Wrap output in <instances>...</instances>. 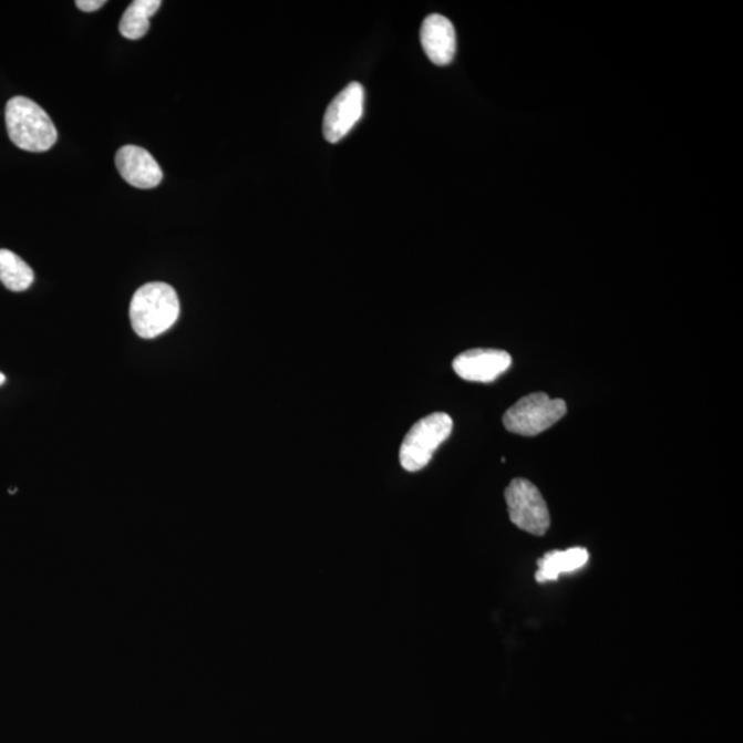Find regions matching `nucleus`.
Masks as SVG:
<instances>
[{"label": "nucleus", "mask_w": 743, "mask_h": 743, "mask_svg": "<svg viewBox=\"0 0 743 743\" xmlns=\"http://www.w3.org/2000/svg\"><path fill=\"white\" fill-rule=\"evenodd\" d=\"M4 117L11 142L22 151L47 152L59 138L48 113L25 96L11 99L6 105Z\"/></svg>", "instance_id": "f03ea898"}, {"label": "nucleus", "mask_w": 743, "mask_h": 743, "mask_svg": "<svg viewBox=\"0 0 743 743\" xmlns=\"http://www.w3.org/2000/svg\"><path fill=\"white\" fill-rule=\"evenodd\" d=\"M453 420L447 413L436 412L419 420L402 441L400 462L402 468L416 473L431 462L434 453L450 438Z\"/></svg>", "instance_id": "7ed1b4c3"}, {"label": "nucleus", "mask_w": 743, "mask_h": 743, "mask_svg": "<svg viewBox=\"0 0 743 743\" xmlns=\"http://www.w3.org/2000/svg\"><path fill=\"white\" fill-rule=\"evenodd\" d=\"M564 400H553L546 393H535L516 402L503 417L509 433L535 436L551 429L566 415Z\"/></svg>", "instance_id": "20e7f679"}, {"label": "nucleus", "mask_w": 743, "mask_h": 743, "mask_svg": "<svg viewBox=\"0 0 743 743\" xmlns=\"http://www.w3.org/2000/svg\"><path fill=\"white\" fill-rule=\"evenodd\" d=\"M588 559L587 549L581 547L548 553L537 561L536 580L538 582L557 581L559 576L581 569L588 564Z\"/></svg>", "instance_id": "9d476101"}, {"label": "nucleus", "mask_w": 743, "mask_h": 743, "mask_svg": "<svg viewBox=\"0 0 743 743\" xmlns=\"http://www.w3.org/2000/svg\"><path fill=\"white\" fill-rule=\"evenodd\" d=\"M512 364L513 359L507 351L474 349L457 355L453 361V370L468 382L491 383L506 373Z\"/></svg>", "instance_id": "0eeeda50"}, {"label": "nucleus", "mask_w": 743, "mask_h": 743, "mask_svg": "<svg viewBox=\"0 0 743 743\" xmlns=\"http://www.w3.org/2000/svg\"><path fill=\"white\" fill-rule=\"evenodd\" d=\"M6 382V376L2 372H0V385L4 384Z\"/></svg>", "instance_id": "4468645a"}, {"label": "nucleus", "mask_w": 743, "mask_h": 743, "mask_svg": "<svg viewBox=\"0 0 743 743\" xmlns=\"http://www.w3.org/2000/svg\"><path fill=\"white\" fill-rule=\"evenodd\" d=\"M365 90L353 82L345 86L329 104L322 124L324 137L331 144L342 141L360 122L364 113Z\"/></svg>", "instance_id": "423d86ee"}, {"label": "nucleus", "mask_w": 743, "mask_h": 743, "mask_svg": "<svg viewBox=\"0 0 743 743\" xmlns=\"http://www.w3.org/2000/svg\"><path fill=\"white\" fill-rule=\"evenodd\" d=\"M180 313L177 292L166 282H149L134 293L130 320L142 339H153L167 332Z\"/></svg>", "instance_id": "f257e3e1"}, {"label": "nucleus", "mask_w": 743, "mask_h": 743, "mask_svg": "<svg viewBox=\"0 0 743 743\" xmlns=\"http://www.w3.org/2000/svg\"><path fill=\"white\" fill-rule=\"evenodd\" d=\"M420 41L425 55L435 65L451 64L456 54V31L452 21L441 14H431L423 21Z\"/></svg>", "instance_id": "1a4fd4ad"}, {"label": "nucleus", "mask_w": 743, "mask_h": 743, "mask_svg": "<svg viewBox=\"0 0 743 743\" xmlns=\"http://www.w3.org/2000/svg\"><path fill=\"white\" fill-rule=\"evenodd\" d=\"M0 281L10 291H27L33 282V271L19 255L0 249Z\"/></svg>", "instance_id": "f8f14e48"}, {"label": "nucleus", "mask_w": 743, "mask_h": 743, "mask_svg": "<svg viewBox=\"0 0 743 743\" xmlns=\"http://www.w3.org/2000/svg\"><path fill=\"white\" fill-rule=\"evenodd\" d=\"M105 3V0H78L76 6L79 9L86 11V13H92V11L101 9Z\"/></svg>", "instance_id": "ddd939ff"}, {"label": "nucleus", "mask_w": 743, "mask_h": 743, "mask_svg": "<svg viewBox=\"0 0 743 743\" xmlns=\"http://www.w3.org/2000/svg\"><path fill=\"white\" fill-rule=\"evenodd\" d=\"M115 163L122 178L138 189H153L163 180L161 166L144 147L134 145L121 147L116 153Z\"/></svg>", "instance_id": "6e6552de"}, {"label": "nucleus", "mask_w": 743, "mask_h": 743, "mask_svg": "<svg viewBox=\"0 0 743 743\" xmlns=\"http://www.w3.org/2000/svg\"><path fill=\"white\" fill-rule=\"evenodd\" d=\"M161 0H135L128 6L121 20L118 31L130 41H138L149 32V19L161 9Z\"/></svg>", "instance_id": "9b49d317"}, {"label": "nucleus", "mask_w": 743, "mask_h": 743, "mask_svg": "<svg viewBox=\"0 0 743 743\" xmlns=\"http://www.w3.org/2000/svg\"><path fill=\"white\" fill-rule=\"evenodd\" d=\"M509 519L518 529L533 536H544L551 526L548 506L535 484L516 478L506 489Z\"/></svg>", "instance_id": "39448f33"}]
</instances>
